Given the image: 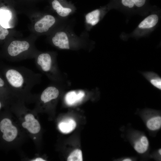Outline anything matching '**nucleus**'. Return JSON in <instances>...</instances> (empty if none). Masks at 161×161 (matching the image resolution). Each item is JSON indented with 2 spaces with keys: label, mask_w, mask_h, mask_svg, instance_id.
<instances>
[{
  "label": "nucleus",
  "mask_w": 161,
  "mask_h": 161,
  "mask_svg": "<svg viewBox=\"0 0 161 161\" xmlns=\"http://www.w3.org/2000/svg\"><path fill=\"white\" fill-rule=\"evenodd\" d=\"M0 71L14 95L26 97L39 83L41 74L24 66L15 67L0 64Z\"/></svg>",
  "instance_id": "1"
},
{
  "label": "nucleus",
  "mask_w": 161,
  "mask_h": 161,
  "mask_svg": "<svg viewBox=\"0 0 161 161\" xmlns=\"http://www.w3.org/2000/svg\"><path fill=\"white\" fill-rule=\"evenodd\" d=\"M160 19V13L153 12L143 19L135 29L126 37L139 38L145 36L152 32L158 24Z\"/></svg>",
  "instance_id": "2"
},
{
  "label": "nucleus",
  "mask_w": 161,
  "mask_h": 161,
  "mask_svg": "<svg viewBox=\"0 0 161 161\" xmlns=\"http://www.w3.org/2000/svg\"><path fill=\"white\" fill-rule=\"evenodd\" d=\"M30 47V44L26 41H13L6 49L7 56L10 60L13 61L25 58L24 54L28 51Z\"/></svg>",
  "instance_id": "3"
},
{
  "label": "nucleus",
  "mask_w": 161,
  "mask_h": 161,
  "mask_svg": "<svg viewBox=\"0 0 161 161\" xmlns=\"http://www.w3.org/2000/svg\"><path fill=\"white\" fill-rule=\"evenodd\" d=\"M149 0H112L114 8L136 11L148 8Z\"/></svg>",
  "instance_id": "4"
},
{
  "label": "nucleus",
  "mask_w": 161,
  "mask_h": 161,
  "mask_svg": "<svg viewBox=\"0 0 161 161\" xmlns=\"http://www.w3.org/2000/svg\"><path fill=\"white\" fill-rule=\"evenodd\" d=\"M18 131L8 118L4 117L0 120V134L3 141L10 142L16 137Z\"/></svg>",
  "instance_id": "5"
},
{
  "label": "nucleus",
  "mask_w": 161,
  "mask_h": 161,
  "mask_svg": "<svg viewBox=\"0 0 161 161\" xmlns=\"http://www.w3.org/2000/svg\"><path fill=\"white\" fill-rule=\"evenodd\" d=\"M35 64L41 72L48 75H52L53 67L52 58L51 55L47 53L39 54L36 56Z\"/></svg>",
  "instance_id": "6"
},
{
  "label": "nucleus",
  "mask_w": 161,
  "mask_h": 161,
  "mask_svg": "<svg viewBox=\"0 0 161 161\" xmlns=\"http://www.w3.org/2000/svg\"><path fill=\"white\" fill-rule=\"evenodd\" d=\"M113 8L110 3L106 7L96 9L87 13L85 16L86 21L92 26L97 24L109 9Z\"/></svg>",
  "instance_id": "7"
},
{
  "label": "nucleus",
  "mask_w": 161,
  "mask_h": 161,
  "mask_svg": "<svg viewBox=\"0 0 161 161\" xmlns=\"http://www.w3.org/2000/svg\"><path fill=\"white\" fill-rule=\"evenodd\" d=\"M25 121L23 122L22 127L27 129L31 133L36 134L40 131L41 126L38 120L35 118L34 116L31 113L26 114L24 117Z\"/></svg>",
  "instance_id": "8"
},
{
  "label": "nucleus",
  "mask_w": 161,
  "mask_h": 161,
  "mask_svg": "<svg viewBox=\"0 0 161 161\" xmlns=\"http://www.w3.org/2000/svg\"><path fill=\"white\" fill-rule=\"evenodd\" d=\"M55 22V18L53 16L47 15L35 23L34 28L38 32H46L54 25Z\"/></svg>",
  "instance_id": "9"
},
{
  "label": "nucleus",
  "mask_w": 161,
  "mask_h": 161,
  "mask_svg": "<svg viewBox=\"0 0 161 161\" xmlns=\"http://www.w3.org/2000/svg\"><path fill=\"white\" fill-rule=\"evenodd\" d=\"M59 91L58 88L53 86L47 87L41 93L40 96L41 103H46L57 98Z\"/></svg>",
  "instance_id": "10"
},
{
  "label": "nucleus",
  "mask_w": 161,
  "mask_h": 161,
  "mask_svg": "<svg viewBox=\"0 0 161 161\" xmlns=\"http://www.w3.org/2000/svg\"><path fill=\"white\" fill-rule=\"evenodd\" d=\"M53 44L56 47L62 49L70 48L68 37L67 34L64 31L56 32L52 38Z\"/></svg>",
  "instance_id": "11"
},
{
  "label": "nucleus",
  "mask_w": 161,
  "mask_h": 161,
  "mask_svg": "<svg viewBox=\"0 0 161 161\" xmlns=\"http://www.w3.org/2000/svg\"><path fill=\"white\" fill-rule=\"evenodd\" d=\"M13 95L0 71V100L5 104Z\"/></svg>",
  "instance_id": "12"
},
{
  "label": "nucleus",
  "mask_w": 161,
  "mask_h": 161,
  "mask_svg": "<svg viewBox=\"0 0 161 161\" xmlns=\"http://www.w3.org/2000/svg\"><path fill=\"white\" fill-rule=\"evenodd\" d=\"M84 95L85 93L82 90L71 91L66 94L65 97V101L67 105H73L80 102Z\"/></svg>",
  "instance_id": "13"
},
{
  "label": "nucleus",
  "mask_w": 161,
  "mask_h": 161,
  "mask_svg": "<svg viewBox=\"0 0 161 161\" xmlns=\"http://www.w3.org/2000/svg\"><path fill=\"white\" fill-rule=\"evenodd\" d=\"M141 73L152 86L161 90V78L158 74L152 71L141 72Z\"/></svg>",
  "instance_id": "14"
},
{
  "label": "nucleus",
  "mask_w": 161,
  "mask_h": 161,
  "mask_svg": "<svg viewBox=\"0 0 161 161\" xmlns=\"http://www.w3.org/2000/svg\"><path fill=\"white\" fill-rule=\"evenodd\" d=\"M149 146V141L147 137L142 135L136 140L134 143V150L139 154H143L148 150Z\"/></svg>",
  "instance_id": "15"
},
{
  "label": "nucleus",
  "mask_w": 161,
  "mask_h": 161,
  "mask_svg": "<svg viewBox=\"0 0 161 161\" xmlns=\"http://www.w3.org/2000/svg\"><path fill=\"white\" fill-rule=\"evenodd\" d=\"M12 16L11 12L4 7L0 8V24L4 27L11 28L9 22Z\"/></svg>",
  "instance_id": "16"
},
{
  "label": "nucleus",
  "mask_w": 161,
  "mask_h": 161,
  "mask_svg": "<svg viewBox=\"0 0 161 161\" xmlns=\"http://www.w3.org/2000/svg\"><path fill=\"white\" fill-rule=\"evenodd\" d=\"M146 126L149 130L155 131L159 129L161 127V117L159 115L152 116L148 118L146 122Z\"/></svg>",
  "instance_id": "17"
},
{
  "label": "nucleus",
  "mask_w": 161,
  "mask_h": 161,
  "mask_svg": "<svg viewBox=\"0 0 161 161\" xmlns=\"http://www.w3.org/2000/svg\"><path fill=\"white\" fill-rule=\"evenodd\" d=\"M76 127L75 121L72 119H69L60 122L58 125L59 130L64 134L69 133L72 131Z\"/></svg>",
  "instance_id": "18"
},
{
  "label": "nucleus",
  "mask_w": 161,
  "mask_h": 161,
  "mask_svg": "<svg viewBox=\"0 0 161 161\" xmlns=\"http://www.w3.org/2000/svg\"><path fill=\"white\" fill-rule=\"evenodd\" d=\"M52 4L53 9L56 10L59 16L61 17H66L72 12L71 9L63 7L57 0H54L52 1Z\"/></svg>",
  "instance_id": "19"
},
{
  "label": "nucleus",
  "mask_w": 161,
  "mask_h": 161,
  "mask_svg": "<svg viewBox=\"0 0 161 161\" xmlns=\"http://www.w3.org/2000/svg\"><path fill=\"white\" fill-rule=\"evenodd\" d=\"M82 151L79 149H76L73 151L68 157V161H83Z\"/></svg>",
  "instance_id": "20"
},
{
  "label": "nucleus",
  "mask_w": 161,
  "mask_h": 161,
  "mask_svg": "<svg viewBox=\"0 0 161 161\" xmlns=\"http://www.w3.org/2000/svg\"><path fill=\"white\" fill-rule=\"evenodd\" d=\"M8 34L9 31L7 29L3 27L0 24V39H4Z\"/></svg>",
  "instance_id": "21"
},
{
  "label": "nucleus",
  "mask_w": 161,
  "mask_h": 161,
  "mask_svg": "<svg viewBox=\"0 0 161 161\" xmlns=\"http://www.w3.org/2000/svg\"><path fill=\"white\" fill-rule=\"evenodd\" d=\"M32 161H45L44 159L41 157H38L35 159L32 160Z\"/></svg>",
  "instance_id": "22"
},
{
  "label": "nucleus",
  "mask_w": 161,
  "mask_h": 161,
  "mask_svg": "<svg viewBox=\"0 0 161 161\" xmlns=\"http://www.w3.org/2000/svg\"><path fill=\"white\" fill-rule=\"evenodd\" d=\"M4 104L5 103L3 102L0 100V110L3 106L4 105Z\"/></svg>",
  "instance_id": "23"
},
{
  "label": "nucleus",
  "mask_w": 161,
  "mask_h": 161,
  "mask_svg": "<svg viewBox=\"0 0 161 161\" xmlns=\"http://www.w3.org/2000/svg\"><path fill=\"white\" fill-rule=\"evenodd\" d=\"M132 160L130 158H126L124 159L122 161H131Z\"/></svg>",
  "instance_id": "24"
},
{
  "label": "nucleus",
  "mask_w": 161,
  "mask_h": 161,
  "mask_svg": "<svg viewBox=\"0 0 161 161\" xmlns=\"http://www.w3.org/2000/svg\"><path fill=\"white\" fill-rule=\"evenodd\" d=\"M158 152H159V153L160 154V155H161V149L160 148V149H159V150Z\"/></svg>",
  "instance_id": "25"
}]
</instances>
